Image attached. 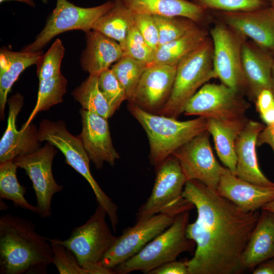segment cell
Returning a JSON list of instances; mask_svg holds the SVG:
<instances>
[{"label":"cell","mask_w":274,"mask_h":274,"mask_svg":"<svg viewBox=\"0 0 274 274\" xmlns=\"http://www.w3.org/2000/svg\"><path fill=\"white\" fill-rule=\"evenodd\" d=\"M9 111L7 128L0 141V163L13 160L18 155L32 153L41 148L38 129L30 123L18 130L17 116L23 105V97L19 93L8 101Z\"/></svg>","instance_id":"ac0fdd59"},{"label":"cell","mask_w":274,"mask_h":274,"mask_svg":"<svg viewBox=\"0 0 274 274\" xmlns=\"http://www.w3.org/2000/svg\"><path fill=\"white\" fill-rule=\"evenodd\" d=\"M41 1L44 3V4H47L48 3V0H41Z\"/></svg>","instance_id":"681fc988"},{"label":"cell","mask_w":274,"mask_h":274,"mask_svg":"<svg viewBox=\"0 0 274 274\" xmlns=\"http://www.w3.org/2000/svg\"><path fill=\"white\" fill-rule=\"evenodd\" d=\"M259 115L262 121L266 125L274 122V107Z\"/></svg>","instance_id":"ee69618b"},{"label":"cell","mask_w":274,"mask_h":274,"mask_svg":"<svg viewBox=\"0 0 274 274\" xmlns=\"http://www.w3.org/2000/svg\"><path fill=\"white\" fill-rule=\"evenodd\" d=\"M67 81L60 73L39 81L37 102L27 121L22 126L26 128L38 113L48 110L52 106L62 102L66 92Z\"/></svg>","instance_id":"f546056e"},{"label":"cell","mask_w":274,"mask_h":274,"mask_svg":"<svg viewBox=\"0 0 274 274\" xmlns=\"http://www.w3.org/2000/svg\"><path fill=\"white\" fill-rule=\"evenodd\" d=\"M112 0L93 7L83 8L67 0H56L55 8L49 15L46 24L32 43L22 51L38 52L54 37L65 31L81 30L85 32L92 29L93 24L114 6Z\"/></svg>","instance_id":"8fae6325"},{"label":"cell","mask_w":274,"mask_h":274,"mask_svg":"<svg viewBox=\"0 0 274 274\" xmlns=\"http://www.w3.org/2000/svg\"><path fill=\"white\" fill-rule=\"evenodd\" d=\"M270 5L274 7V0H268Z\"/></svg>","instance_id":"c3c4849f"},{"label":"cell","mask_w":274,"mask_h":274,"mask_svg":"<svg viewBox=\"0 0 274 274\" xmlns=\"http://www.w3.org/2000/svg\"><path fill=\"white\" fill-rule=\"evenodd\" d=\"M149 65L130 57L123 56L111 70L125 91L127 100L130 101L139 81Z\"/></svg>","instance_id":"1f68e13d"},{"label":"cell","mask_w":274,"mask_h":274,"mask_svg":"<svg viewBox=\"0 0 274 274\" xmlns=\"http://www.w3.org/2000/svg\"><path fill=\"white\" fill-rule=\"evenodd\" d=\"M86 46L80 59L82 69L89 75H99L123 56L120 45L100 32H85Z\"/></svg>","instance_id":"cb8c5ba5"},{"label":"cell","mask_w":274,"mask_h":274,"mask_svg":"<svg viewBox=\"0 0 274 274\" xmlns=\"http://www.w3.org/2000/svg\"><path fill=\"white\" fill-rule=\"evenodd\" d=\"M52 259L50 243L34 223L10 214L1 216L0 273H47Z\"/></svg>","instance_id":"7a4b0ae2"},{"label":"cell","mask_w":274,"mask_h":274,"mask_svg":"<svg viewBox=\"0 0 274 274\" xmlns=\"http://www.w3.org/2000/svg\"><path fill=\"white\" fill-rule=\"evenodd\" d=\"M209 11L243 12L256 10L270 5L268 0H192Z\"/></svg>","instance_id":"e575fe53"},{"label":"cell","mask_w":274,"mask_h":274,"mask_svg":"<svg viewBox=\"0 0 274 274\" xmlns=\"http://www.w3.org/2000/svg\"><path fill=\"white\" fill-rule=\"evenodd\" d=\"M153 17L158 30L159 46L181 37L198 25L192 20L183 17L154 15Z\"/></svg>","instance_id":"d6a6232c"},{"label":"cell","mask_w":274,"mask_h":274,"mask_svg":"<svg viewBox=\"0 0 274 274\" xmlns=\"http://www.w3.org/2000/svg\"><path fill=\"white\" fill-rule=\"evenodd\" d=\"M271 90L274 94V63L271 71Z\"/></svg>","instance_id":"7dc6e473"},{"label":"cell","mask_w":274,"mask_h":274,"mask_svg":"<svg viewBox=\"0 0 274 274\" xmlns=\"http://www.w3.org/2000/svg\"><path fill=\"white\" fill-rule=\"evenodd\" d=\"M133 15L134 24L148 45L155 52L159 45V37L153 16L133 13Z\"/></svg>","instance_id":"f35d334b"},{"label":"cell","mask_w":274,"mask_h":274,"mask_svg":"<svg viewBox=\"0 0 274 274\" xmlns=\"http://www.w3.org/2000/svg\"><path fill=\"white\" fill-rule=\"evenodd\" d=\"M182 196L196 208L187 237L196 245L187 261L189 274H238L244 271L242 253L260 213L245 212L216 191L196 180L186 182Z\"/></svg>","instance_id":"6da1fadb"},{"label":"cell","mask_w":274,"mask_h":274,"mask_svg":"<svg viewBox=\"0 0 274 274\" xmlns=\"http://www.w3.org/2000/svg\"><path fill=\"white\" fill-rule=\"evenodd\" d=\"M242 62L245 91L255 101L261 91L271 90L274 57L253 42L247 40L243 45Z\"/></svg>","instance_id":"44dd1931"},{"label":"cell","mask_w":274,"mask_h":274,"mask_svg":"<svg viewBox=\"0 0 274 274\" xmlns=\"http://www.w3.org/2000/svg\"><path fill=\"white\" fill-rule=\"evenodd\" d=\"M274 258V213L261 209L259 218L242 253L244 271L253 270L262 262Z\"/></svg>","instance_id":"603a6c76"},{"label":"cell","mask_w":274,"mask_h":274,"mask_svg":"<svg viewBox=\"0 0 274 274\" xmlns=\"http://www.w3.org/2000/svg\"><path fill=\"white\" fill-rule=\"evenodd\" d=\"M107 216L105 210L98 204L88 220L74 228L68 238H54L74 254L81 266L89 274L115 273L102 264L104 256L117 238L106 222Z\"/></svg>","instance_id":"5b68a950"},{"label":"cell","mask_w":274,"mask_h":274,"mask_svg":"<svg viewBox=\"0 0 274 274\" xmlns=\"http://www.w3.org/2000/svg\"><path fill=\"white\" fill-rule=\"evenodd\" d=\"M213 78L217 76L213 66V44L209 37L177 66L170 96L159 115L177 119L197 89Z\"/></svg>","instance_id":"8992f818"},{"label":"cell","mask_w":274,"mask_h":274,"mask_svg":"<svg viewBox=\"0 0 274 274\" xmlns=\"http://www.w3.org/2000/svg\"><path fill=\"white\" fill-rule=\"evenodd\" d=\"M112 1H116V0H112Z\"/></svg>","instance_id":"f907efd6"},{"label":"cell","mask_w":274,"mask_h":274,"mask_svg":"<svg viewBox=\"0 0 274 274\" xmlns=\"http://www.w3.org/2000/svg\"><path fill=\"white\" fill-rule=\"evenodd\" d=\"M189 211L178 214L173 223L133 257L114 268L115 273L126 274L134 271L149 273L184 252H191L195 242L186 234Z\"/></svg>","instance_id":"277c9868"},{"label":"cell","mask_w":274,"mask_h":274,"mask_svg":"<svg viewBox=\"0 0 274 274\" xmlns=\"http://www.w3.org/2000/svg\"><path fill=\"white\" fill-rule=\"evenodd\" d=\"M98 77V75H89L72 94L82 109L108 119L114 113L99 89Z\"/></svg>","instance_id":"f1b7e54d"},{"label":"cell","mask_w":274,"mask_h":274,"mask_svg":"<svg viewBox=\"0 0 274 274\" xmlns=\"http://www.w3.org/2000/svg\"><path fill=\"white\" fill-rule=\"evenodd\" d=\"M208 130L195 136L173 154L178 160L187 181H198L216 191L221 176L229 170L216 159Z\"/></svg>","instance_id":"4fadbf2b"},{"label":"cell","mask_w":274,"mask_h":274,"mask_svg":"<svg viewBox=\"0 0 274 274\" xmlns=\"http://www.w3.org/2000/svg\"><path fill=\"white\" fill-rule=\"evenodd\" d=\"M259 114L274 107V94L270 89H264L257 95L255 100Z\"/></svg>","instance_id":"60d3db41"},{"label":"cell","mask_w":274,"mask_h":274,"mask_svg":"<svg viewBox=\"0 0 274 274\" xmlns=\"http://www.w3.org/2000/svg\"><path fill=\"white\" fill-rule=\"evenodd\" d=\"M64 51L61 41L57 39L48 50L40 57L36 64L39 81L60 73V65Z\"/></svg>","instance_id":"8d00e7d4"},{"label":"cell","mask_w":274,"mask_h":274,"mask_svg":"<svg viewBox=\"0 0 274 274\" xmlns=\"http://www.w3.org/2000/svg\"><path fill=\"white\" fill-rule=\"evenodd\" d=\"M80 113L82 130L79 138L90 159L97 169L105 162L113 166L120 156L113 146L108 119L83 109Z\"/></svg>","instance_id":"e0dca14e"},{"label":"cell","mask_w":274,"mask_h":274,"mask_svg":"<svg viewBox=\"0 0 274 274\" xmlns=\"http://www.w3.org/2000/svg\"><path fill=\"white\" fill-rule=\"evenodd\" d=\"M216 192L247 212L258 211L274 199V186L250 183L229 170L220 177Z\"/></svg>","instance_id":"ffe728a7"},{"label":"cell","mask_w":274,"mask_h":274,"mask_svg":"<svg viewBox=\"0 0 274 274\" xmlns=\"http://www.w3.org/2000/svg\"><path fill=\"white\" fill-rule=\"evenodd\" d=\"M18 167L13 160L0 163V197L12 200L17 207L38 213L37 206L29 203L24 197L26 188L17 179Z\"/></svg>","instance_id":"4dcf8cb0"},{"label":"cell","mask_w":274,"mask_h":274,"mask_svg":"<svg viewBox=\"0 0 274 274\" xmlns=\"http://www.w3.org/2000/svg\"><path fill=\"white\" fill-rule=\"evenodd\" d=\"M53 251L52 263L60 274H89L80 265L74 254L54 238H47Z\"/></svg>","instance_id":"74e56055"},{"label":"cell","mask_w":274,"mask_h":274,"mask_svg":"<svg viewBox=\"0 0 274 274\" xmlns=\"http://www.w3.org/2000/svg\"><path fill=\"white\" fill-rule=\"evenodd\" d=\"M184 209L166 210L149 218L136 221L135 225L123 230L104 257L102 264L113 270L125 262L163 232Z\"/></svg>","instance_id":"30bf717a"},{"label":"cell","mask_w":274,"mask_h":274,"mask_svg":"<svg viewBox=\"0 0 274 274\" xmlns=\"http://www.w3.org/2000/svg\"><path fill=\"white\" fill-rule=\"evenodd\" d=\"M213 17L250 39L274 57V7L243 12L210 11Z\"/></svg>","instance_id":"9a60e30c"},{"label":"cell","mask_w":274,"mask_h":274,"mask_svg":"<svg viewBox=\"0 0 274 274\" xmlns=\"http://www.w3.org/2000/svg\"><path fill=\"white\" fill-rule=\"evenodd\" d=\"M151 193L136 213V221L175 209L191 210L193 204L182 196L187 181L177 158L171 155L156 167Z\"/></svg>","instance_id":"ba28073f"},{"label":"cell","mask_w":274,"mask_h":274,"mask_svg":"<svg viewBox=\"0 0 274 274\" xmlns=\"http://www.w3.org/2000/svg\"><path fill=\"white\" fill-rule=\"evenodd\" d=\"M213 44V66L221 83L243 93L245 91L242 51L247 38L225 23L217 20L210 30Z\"/></svg>","instance_id":"7c38bea8"},{"label":"cell","mask_w":274,"mask_h":274,"mask_svg":"<svg viewBox=\"0 0 274 274\" xmlns=\"http://www.w3.org/2000/svg\"><path fill=\"white\" fill-rule=\"evenodd\" d=\"M42 51H12L6 48L0 51V114L4 118V110L8 93L19 75L28 66L36 64L43 55Z\"/></svg>","instance_id":"484cf974"},{"label":"cell","mask_w":274,"mask_h":274,"mask_svg":"<svg viewBox=\"0 0 274 274\" xmlns=\"http://www.w3.org/2000/svg\"><path fill=\"white\" fill-rule=\"evenodd\" d=\"M40 142L47 141L64 155L66 162L83 176L89 184L98 204L106 212L111 223L118 222V207L101 189L89 168L90 158L79 137L71 134L62 121L42 120L38 129Z\"/></svg>","instance_id":"52a82bcc"},{"label":"cell","mask_w":274,"mask_h":274,"mask_svg":"<svg viewBox=\"0 0 274 274\" xmlns=\"http://www.w3.org/2000/svg\"><path fill=\"white\" fill-rule=\"evenodd\" d=\"M262 209L274 213V199L266 203L262 208Z\"/></svg>","instance_id":"bcb514c9"},{"label":"cell","mask_w":274,"mask_h":274,"mask_svg":"<svg viewBox=\"0 0 274 274\" xmlns=\"http://www.w3.org/2000/svg\"><path fill=\"white\" fill-rule=\"evenodd\" d=\"M123 56L130 57L148 65L153 62L154 52L148 45L134 22L131 24L122 47Z\"/></svg>","instance_id":"836d02e7"},{"label":"cell","mask_w":274,"mask_h":274,"mask_svg":"<svg viewBox=\"0 0 274 274\" xmlns=\"http://www.w3.org/2000/svg\"><path fill=\"white\" fill-rule=\"evenodd\" d=\"M93 24L92 29L123 46L129 28L133 21V13L120 0Z\"/></svg>","instance_id":"83f0119b"},{"label":"cell","mask_w":274,"mask_h":274,"mask_svg":"<svg viewBox=\"0 0 274 274\" xmlns=\"http://www.w3.org/2000/svg\"><path fill=\"white\" fill-rule=\"evenodd\" d=\"M253 274H274V258L265 260L253 270Z\"/></svg>","instance_id":"7bdbcfd3"},{"label":"cell","mask_w":274,"mask_h":274,"mask_svg":"<svg viewBox=\"0 0 274 274\" xmlns=\"http://www.w3.org/2000/svg\"><path fill=\"white\" fill-rule=\"evenodd\" d=\"M148 274H189L187 261L175 260L166 262L151 270Z\"/></svg>","instance_id":"ab89813d"},{"label":"cell","mask_w":274,"mask_h":274,"mask_svg":"<svg viewBox=\"0 0 274 274\" xmlns=\"http://www.w3.org/2000/svg\"><path fill=\"white\" fill-rule=\"evenodd\" d=\"M128 109L145 131L150 146V163L157 167L179 148L207 130V119L180 121L177 118L150 113L129 102Z\"/></svg>","instance_id":"3957f363"},{"label":"cell","mask_w":274,"mask_h":274,"mask_svg":"<svg viewBox=\"0 0 274 274\" xmlns=\"http://www.w3.org/2000/svg\"><path fill=\"white\" fill-rule=\"evenodd\" d=\"M55 147L47 142L43 148L30 154L18 155L13 159L18 167L25 170L32 181L38 214L44 218L51 216L52 197L63 189L62 186L56 183L52 174V162L57 153Z\"/></svg>","instance_id":"5bb4252c"},{"label":"cell","mask_w":274,"mask_h":274,"mask_svg":"<svg viewBox=\"0 0 274 274\" xmlns=\"http://www.w3.org/2000/svg\"><path fill=\"white\" fill-rule=\"evenodd\" d=\"M176 67L151 64L143 73L133 96L128 101L150 113L159 115L172 91Z\"/></svg>","instance_id":"2e32d148"},{"label":"cell","mask_w":274,"mask_h":274,"mask_svg":"<svg viewBox=\"0 0 274 274\" xmlns=\"http://www.w3.org/2000/svg\"><path fill=\"white\" fill-rule=\"evenodd\" d=\"M209 37L208 29L198 25L181 37L159 46L154 52L152 63L177 67Z\"/></svg>","instance_id":"4316f807"},{"label":"cell","mask_w":274,"mask_h":274,"mask_svg":"<svg viewBox=\"0 0 274 274\" xmlns=\"http://www.w3.org/2000/svg\"><path fill=\"white\" fill-rule=\"evenodd\" d=\"M98 84L100 91L114 113L122 102L127 100V96L111 68L99 74Z\"/></svg>","instance_id":"d590c367"},{"label":"cell","mask_w":274,"mask_h":274,"mask_svg":"<svg viewBox=\"0 0 274 274\" xmlns=\"http://www.w3.org/2000/svg\"><path fill=\"white\" fill-rule=\"evenodd\" d=\"M263 144L269 145L274 155V122L264 126L258 135L257 146H261Z\"/></svg>","instance_id":"b9f144b4"},{"label":"cell","mask_w":274,"mask_h":274,"mask_svg":"<svg viewBox=\"0 0 274 274\" xmlns=\"http://www.w3.org/2000/svg\"><path fill=\"white\" fill-rule=\"evenodd\" d=\"M264 127L262 123L248 120L237 136L235 143L237 158L235 176L253 184L274 186V182L262 172L257 160V137Z\"/></svg>","instance_id":"d6986e66"},{"label":"cell","mask_w":274,"mask_h":274,"mask_svg":"<svg viewBox=\"0 0 274 274\" xmlns=\"http://www.w3.org/2000/svg\"><path fill=\"white\" fill-rule=\"evenodd\" d=\"M250 107L242 93L222 83H207L188 100L183 114L231 121L246 118Z\"/></svg>","instance_id":"9c48e42d"},{"label":"cell","mask_w":274,"mask_h":274,"mask_svg":"<svg viewBox=\"0 0 274 274\" xmlns=\"http://www.w3.org/2000/svg\"><path fill=\"white\" fill-rule=\"evenodd\" d=\"M133 13L183 17L203 26L213 17L206 8L188 0H120Z\"/></svg>","instance_id":"7402d4cb"},{"label":"cell","mask_w":274,"mask_h":274,"mask_svg":"<svg viewBox=\"0 0 274 274\" xmlns=\"http://www.w3.org/2000/svg\"><path fill=\"white\" fill-rule=\"evenodd\" d=\"M16 1L18 2H20L24 4H26L29 6H31L32 7H36V4L33 0H0V3H2L5 1Z\"/></svg>","instance_id":"f6af8a7d"},{"label":"cell","mask_w":274,"mask_h":274,"mask_svg":"<svg viewBox=\"0 0 274 274\" xmlns=\"http://www.w3.org/2000/svg\"><path fill=\"white\" fill-rule=\"evenodd\" d=\"M245 118L231 121L207 119L208 129L212 135L218 156L225 167L236 175V140L248 121Z\"/></svg>","instance_id":"d4e9b609"}]
</instances>
